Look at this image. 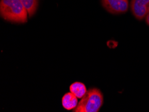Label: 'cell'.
<instances>
[{
  "label": "cell",
  "mask_w": 149,
  "mask_h": 112,
  "mask_svg": "<svg viewBox=\"0 0 149 112\" xmlns=\"http://www.w3.org/2000/svg\"><path fill=\"white\" fill-rule=\"evenodd\" d=\"M103 101V95L101 91L96 88L90 89L83 96L74 111L98 112L102 106Z\"/></svg>",
  "instance_id": "cell-2"
},
{
  "label": "cell",
  "mask_w": 149,
  "mask_h": 112,
  "mask_svg": "<svg viewBox=\"0 0 149 112\" xmlns=\"http://www.w3.org/2000/svg\"><path fill=\"white\" fill-rule=\"evenodd\" d=\"M78 98L72 93H67L62 97V106L67 110L74 109L78 104Z\"/></svg>",
  "instance_id": "cell-5"
},
{
  "label": "cell",
  "mask_w": 149,
  "mask_h": 112,
  "mask_svg": "<svg viewBox=\"0 0 149 112\" xmlns=\"http://www.w3.org/2000/svg\"><path fill=\"white\" fill-rule=\"evenodd\" d=\"M104 8L112 14L126 12L129 7L128 0H101Z\"/></svg>",
  "instance_id": "cell-3"
},
{
  "label": "cell",
  "mask_w": 149,
  "mask_h": 112,
  "mask_svg": "<svg viewBox=\"0 0 149 112\" xmlns=\"http://www.w3.org/2000/svg\"><path fill=\"white\" fill-rule=\"evenodd\" d=\"M0 15L8 22L24 24L28 21L29 15L20 0H1Z\"/></svg>",
  "instance_id": "cell-1"
},
{
  "label": "cell",
  "mask_w": 149,
  "mask_h": 112,
  "mask_svg": "<svg viewBox=\"0 0 149 112\" xmlns=\"http://www.w3.org/2000/svg\"><path fill=\"white\" fill-rule=\"evenodd\" d=\"M146 24H147L148 26H149V13H148V14L146 15Z\"/></svg>",
  "instance_id": "cell-8"
},
{
  "label": "cell",
  "mask_w": 149,
  "mask_h": 112,
  "mask_svg": "<svg viewBox=\"0 0 149 112\" xmlns=\"http://www.w3.org/2000/svg\"><path fill=\"white\" fill-rule=\"evenodd\" d=\"M130 9L137 20H143L149 13V0H132Z\"/></svg>",
  "instance_id": "cell-4"
},
{
  "label": "cell",
  "mask_w": 149,
  "mask_h": 112,
  "mask_svg": "<svg viewBox=\"0 0 149 112\" xmlns=\"http://www.w3.org/2000/svg\"><path fill=\"white\" fill-rule=\"evenodd\" d=\"M30 17L35 14L39 5V0H20Z\"/></svg>",
  "instance_id": "cell-7"
},
{
  "label": "cell",
  "mask_w": 149,
  "mask_h": 112,
  "mask_svg": "<svg viewBox=\"0 0 149 112\" xmlns=\"http://www.w3.org/2000/svg\"><path fill=\"white\" fill-rule=\"evenodd\" d=\"M70 90L71 93L75 95L79 99H82L83 96L87 92L85 85L80 82H75L72 83L70 87Z\"/></svg>",
  "instance_id": "cell-6"
}]
</instances>
